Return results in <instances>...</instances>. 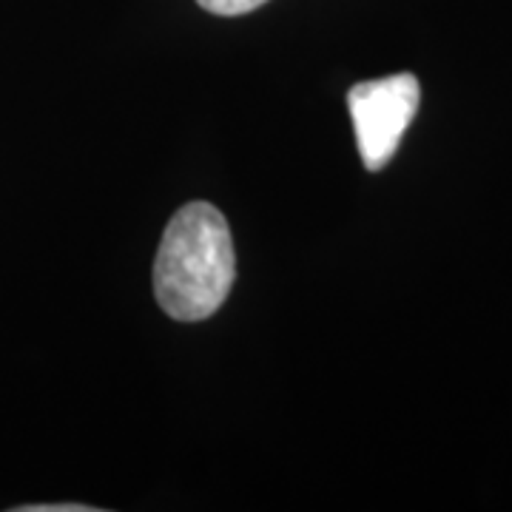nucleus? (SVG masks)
I'll return each mask as SVG.
<instances>
[{
	"label": "nucleus",
	"mask_w": 512,
	"mask_h": 512,
	"mask_svg": "<svg viewBox=\"0 0 512 512\" xmlns=\"http://www.w3.org/2000/svg\"><path fill=\"white\" fill-rule=\"evenodd\" d=\"M237 279L228 220L211 202L183 205L163 231L154 259L157 302L177 322H202L220 311Z\"/></svg>",
	"instance_id": "nucleus-1"
},
{
	"label": "nucleus",
	"mask_w": 512,
	"mask_h": 512,
	"mask_svg": "<svg viewBox=\"0 0 512 512\" xmlns=\"http://www.w3.org/2000/svg\"><path fill=\"white\" fill-rule=\"evenodd\" d=\"M421 89L413 74L356 83L348 92V109L356 143L367 171H382L399 151L404 131L419 109Z\"/></svg>",
	"instance_id": "nucleus-2"
},
{
	"label": "nucleus",
	"mask_w": 512,
	"mask_h": 512,
	"mask_svg": "<svg viewBox=\"0 0 512 512\" xmlns=\"http://www.w3.org/2000/svg\"><path fill=\"white\" fill-rule=\"evenodd\" d=\"M205 12H211V15H220V18H237V15H248V12H254L259 9L262 3H268V0H197Z\"/></svg>",
	"instance_id": "nucleus-3"
},
{
	"label": "nucleus",
	"mask_w": 512,
	"mask_h": 512,
	"mask_svg": "<svg viewBox=\"0 0 512 512\" xmlns=\"http://www.w3.org/2000/svg\"><path fill=\"white\" fill-rule=\"evenodd\" d=\"M18 512H97L83 504H35V507H18Z\"/></svg>",
	"instance_id": "nucleus-4"
}]
</instances>
